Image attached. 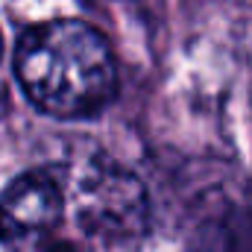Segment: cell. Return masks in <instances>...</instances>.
Segmentation results:
<instances>
[{"label":"cell","mask_w":252,"mask_h":252,"mask_svg":"<svg viewBox=\"0 0 252 252\" xmlns=\"http://www.w3.org/2000/svg\"><path fill=\"white\" fill-rule=\"evenodd\" d=\"M15 70L30 103L53 118H85L115 94V59L85 21H47L24 32Z\"/></svg>","instance_id":"1"},{"label":"cell","mask_w":252,"mask_h":252,"mask_svg":"<svg viewBox=\"0 0 252 252\" xmlns=\"http://www.w3.org/2000/svg\"><path fill=\"white\" fill-rule=\"evenodd\" d=\"M67 199L79 229L94 238L124 244L150 229V196L144 182L112 158L94 156L79 161L67 176Z\"/></svg>","instance_id":"2"},{"label":"cell","mask_w":252,"mask_h":252,"mask_svg":"<svg viewBox=\"0 0 252 252\" xmlns=\"http://www.w3.org/2000/svg\"><path fill=\"white\" fill-rule=\"evenodd\" d=\"M64 196L47 173H24L0 196V244L27 250L59 226Z\"/></svg>","instance_id":"3"},{"label":"cell","mask_w":252,"mask_h":252,"mask_svg":"<svg viewBox=\"0 0 252 252\" xmlns=\"http://www.w3.org/2000/svg\"><path fill=\"white\" fill-rule=\"evenodd\" d=\"M0 53H3V38H0Z\"/></svg>","instance_id":"4"}]
</instances>
